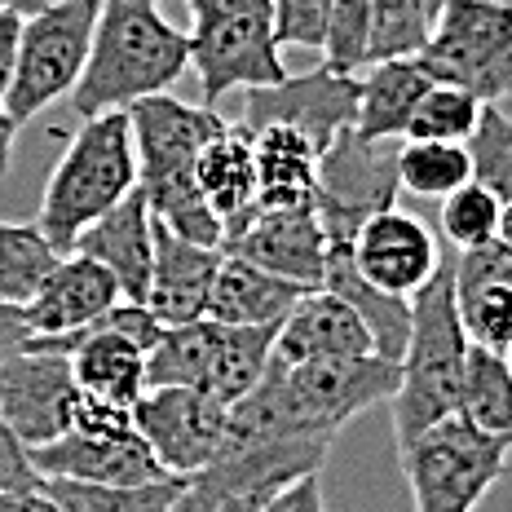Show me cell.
Returning <instances> with one entry per match:
<instances>
[{"mask_svg": "<svg viewBox=\"0 0 512 512\" xmlns=\"http://www.w3.org/2000/svg\"><path fill=\"white\" fill-rule=\"evenodd\" d=\"M186 477H164L146 486H102L71 482V477H45V490L58 499L62 512H173Z\"/></svg>", "mask_w": 512, "mask_h": 512, "instance_id": "obj_29", "label": "cell"}, {"mask_svg": "<svg viewBox=\"0 0 512 512\" xmlns=\"http://www.w3.org/2000/svg\"><path fill=\"white\" fill-rule=\"evenodd\" d=\"M455 301H460V323L473 345L512 349V252L499 243L464 248L455 256Z\"/></svg>", "mask_w": 512, "mask_h": 512, "instance_id": "obj_22", "label": "cell"}, {"mask_svg": "<svg viewBox=\"0 0 512 512\" xmlns=\"http://www.w3.org/2000/svg\"><path fill=\"white\" fill-rule=\"evenodd\" d=\"M133 424L168 473L190 477L226 451L230 407L186 384H151L133 407Z\"/></svg>", "mask_w": 512, "mask_h": 512, "instance_id": "obj_12", "label": "cell"}, {"mask_svg": "<svg viewBox=\"0 0 512 512\" xmlns=\"http://www.w3.org/2000/svg\"><path fill=\"white\" fill-rule=\"evenodd\" d=\"M221 261H226V252L217 243L186 239L173 226L155 221V270H151L146 305L159 314V323L181 327V323L204 318L212 287H217V274H221Z\"/></svg>", "mask_w": 512, "mask_h": 512, "instance_id": "obj_18", "label": "cell"}, {"mask_svg": "<svg viewBox=\"0 0 512 512\" xmlns=\"http://www.w3.org/2000/svg\"><path fill=\"white\" fill-rule=\"evenodd\" d=\"M305 292H314V287L283 279V274L261 270V265L226 252L217 287H212V301H208V318L234 323V327H283V318L301 305Z\"/></svg>", "mask_w": 512, "mask_h": 512, "instance_id": "obj_23", "label": "cell"}, {"mask_svg": "<svg viewBox=\"0 0 512 512\" xmlns=\"http://www.w3.org/2000/svg\"><path fill=\"white\" fill-rule=\"evenodd\" d=\"M437 84H460L482 102L512 93V9L486 0H446L420 53Z\"/></svg>", "mask_w": 512, "mask_h": 512, "instance_id": "obj_11", "label": "cell"}, {"mask_svg": "<svg viewBox=\"0 0 512 512\" xmlns=\"http://www.w3.org/2000/svg\"><path fill=\"white\" fill-rule=\"evenodd\" d=\"M137 142V190L146 195L155 221L173 226L186 239L217 243L226 239V226L212 212L199 190V155L212 137L226 133V120L204 102H181L173 93H155L128 106Z\"/></svg>", "mask_w": 512, "mask_h": 512, "instance_id": "obj_1", "label": "cell"}, {"mask_svg": "<svg viewBox=\"0 0 512 512\" xmlns=\"http://www.w3.org/2000/svg\"><path fill=\"white\" fill-rule=\"evenodd\" d=\"M495 243H499V248H504V252H512V199H508V204H504V208H499V226H495Z\"/></svg>", "mask_w": 512, "mask_h": 512, "instance_id": "obj_42", "label": "cell"}, {"mask_svg": "<svg viewBox=\"0 0 512 512\" xmlns=\"http://www.w3.org/2000/svg\"><path fill=\"white\" fill-rule=\"evenodd\" d=\"M398 181L402 195L446 199L473 181V155L464 142H407L398 146Z\"/></svg>", "mask_w": 512, "mask_h": 512, "instance_id": "obj_31", "label": "cell"}, {"mask_svg": "<svg viewBox=\"0 0 512 512\" xmlns=\"http://www.w3.org/2000/svg\"><path fill=\"white\" fill-rule=\"evenodd\" d=\"M190 9V71L204 102L234 89L283 84V45L274 31V0H186Z\"/></svg>", "mask_w": 512, "mask_h": 512, "instance_id": "obj_5", "label": "cell"}, {"mask_svg": "<svg viewBox=\"0 0 512 512\" xmlns=\"http://www.w3.org/2000/svg\"><path fill=\"white\" fill-rule=\"evenodd\" d=\"M398 195V151L384 137H362L349 124L318 155V208L323 212L367 221L384 208H398Z\"/></svg>", "mask_w": 512, "mask_h": 512, "instance_id": "obj_15", "label": "cell"}, {"mask_svg": "<svg viewBox=\"0 0 512 512\" xmlns=\"http://www.w3.org/2000/svg\"><path fill=\"white\" fill-rule=\"evenodd\" d=\"M323 62L332 71H349V76L371 67V0H332Z\"/></svg>", "mask_w": 512, "mask_h": 512, "instance_id": "obj_36", "label": "cell"}, {"mask_svg": "<svg viewBox=\"0 0 512 512\" xmlns=\"http://www.w3.org/2000/svg\"><path fill=\"white\" fill-rule=\"evenodd\" d=\"M40 5H49V0H0V9H18V14H36Z\"/></svg>", "mask_w": 512, "mask_h": 512, "instance_id": "obj_43", "label": "cell"}, {"mask_svg": "<svg viewBox=\"0 0 512 512\" xmlns=\"http://www.w3.org/2000/svg\"><path fill=\"white\" fill-rule=\"evenodd\" d=\"M23 23H27V14H18V9H0V106H5L9 84H14V71H18Z\"/></svg>", "mask_w": 512, "mask_h": 512, "instance_id": "obj_39", "label": "cell"}, {"mask_svg": "<svg viewBox=\"0 0 512 512\" xmlns=\"http://www.w3.org/2000/svg\"><path fill=\"white\" fill-rule=\"evenodd\" d=\"M508 362H512V349H508Z\"/></svg>", "mask_w": 512, "mask_h": 512, "instance_id": "obj_46", "label": "cell"}, {"mask_svg": "<svg viewBox=\"0 0 512 512\" xmlns=\"http://www.w3.org/2000/svg\"><path fill=\"white\" fill-rule=\"evenodd\" d=\"M358 98H362V76L349 71H332L323 62L318 71L305 76H287L283 84H265V89L243 93V128L256 133L265 124H292L301 128L309 142L318 146V155L332 146L340 128L358 120Z\"/></svg>", "mask_w": 512, "mask_h": 512, "instance_id": "obj_14", "label": "cell"}, {"mask_svg": "<svg viewBox=\"0 0 512 512\" xmlns=\"http://www.w3.org/2000/svg\"><path fill=\"white\" fill-rule=\"evenodd\" d=\"M124 301L115 274L84 252H62V261L49 270L40 292L23 305L31 336H71L80 327L98 323L106 309Z\"/></svg>", "mask_w": 512, "mask_h": 512, "instance_id": "obj_19", "label": "cell"}, {"mask_svg": "<svg viewBox=\"0 0 512 512\" xmlns=\"http://www.w3.org/2000/svg\"><path fill=\"white\" fill-rule=\"evenodd\" d=\"M442 5H446V0H433V9H442Z\"/></svg>", "mask_w": 512, "mask_h": 512, "instance_id": "obj_45", "label": "cell"}, {"mask_svg": "<svg viewBox=\"0 0 512 512\" xmlns=\"http://www.w3.org/2000/svg\"><path fill=\"white\" fill-rule=\"evenodd\" d=\"M482 98L460 84H437L415 106V120L407 128V142H468L482 120Z\"/></svg>", "mask_w": 512, "mask_h": 512, "instance_id": "obj_33", "label": "cell"}, {"mask_svg": "<svg viewBox=\"0 0 512 512\" xmlns=\"http://www.w3.org/2000/svg\"><path fill=\"white\" fill-rule=\"evenodd\" d=\"M274 340L279 327H234L204 314L195 323L168 327L146 371L151 384H186L234 407L274 362Z\"/></svg>", "mask_w": 512, "mask_h": 512, "instance_id": "obj_7", "label": "cell"}, {"mask_svg": "<svg viewBox=\"0 0 512 512\" xmlns=\"http://www.w3.org/2000/svg\"><path fill=\"white\" fill-rule=\"evenodd\" d=\"M261 208H296L318 199V146L292 124H265L252 133Z\"/></svg>", "mask_w": 512, "mask_h": 512, "instance_id": "obj_27", "label": "cell"}, {"mask_svg": "<svg viewBox=\"0 0 512 512\" xmlns=\"http://www.w3.org/2000/svg\"><path fill=\"white\" fill-rule=\"evenodd\" d=\"M512 455V437L486 433L460 411L433 424L415 442L398 446L415 512H477L499 486Z\"/></svg>", "mask_w": 512, "mask_h": 512, "instance_id": "obj_6", "label": "cell"}, {"mask_svg": "<svg viewBox=\"0 0 512 512\" xmlns=\"http://www.w3.org/2000/svg\"><path fill=\"white\" fill-rule=\"evenodd\" d=\"M221 252L243 256V261L274 270L283 279H296L305 287H323L327 274V230L314 204L296 208H256L239 230L221 239Z\"/></svg>", "mask_w": 512, "mask_h": 512, "instance_id": "obj_16", "label": "cell"}, {"mask_svg": "<svg viewBox=\"0 0 512 512\" xmlns=\"http://www.w3.org/2000/svg\"><path fill=\"white\" fill-rule=\"evenodd\" d=\"M433 89V76L424 71L420 58H389V62H371L362 71V98H358V120L354 128L362 137H384L398 142L407 137V128L415 120V106Z\"/></svg>", "mask_w": 512, "mask_h": 512, "instance_id": "obj_26", "label": "cell"}, {"mask_svg": "<svg viewBox=\"0 0 512 512\" xmlns=\"http://www.w3.org/2000/svg\"><path fill=\"white\" fill-rule=\"evenodd\" d=\"M80 384L71 354L23 345L0 354V415L27 446H45L76 424Z\"/></svg>", "mask_w": 512, "mask_h": 512, "instance_id": "obj_13", "label": "cell"}, {"mask_svg": "<svg viewBox=\"0 0 512 512\" xmlns=\"http://www.w3.org/2000/svg\"><path fill=\"white\" fill-rule=\"evenodd\" d=\"M181 71H190V31L168 23L159 0H102L89 67L71 89V111L80 120L128 111L133 102L168 93Z\"/></svg>", "mask_w": 512, "mask_h": 512, "instance_id": "obj_2", "label": "cell"}, {"mask_svg": "<svg viewBox=\"0 0 512 512\" xmlns=\"http://www.w3.org/2000/svg\"><path fill=\"white\" fill-rule=\"evenodd\" d=\"M468 155H473V181H482L486 190H495L499 199H512V120L499 111L495 102L482 106L473 137H468Z\"/></svg>", "mask_w": 512, "mask_h": 512, "instance_id": "obj_35", "label": "cell"}, {"mask_svg": "<svg viewBox=\"0 0 512 512\" xmlns=\"http://www.w3.org/2000/svg\"><path fill=\"white\" fill-rule=\"evenodd\" d=\"M433 0H371V62L420 58L433 36Z\"/></svg>", "mask_w": 512, "mask_h": 512, "instance_id": "obj_32", "label": "cell"}, {"mask_svg": "<svg viewBox=\"0 0 512 512\" xmlns=\"http://www.w3.org/2000/svg\"><path fill=\"white\" fill-rule=\"evenodd\" d=\"M323 287H332L336 296H345L349 305L362 314V323L376 336V354L389 362H402L411 340V296H393L376 287L354 261V243H327V274Z\"/></svg>", "mask_w": 512, "mask_h": 512, "instance_id": "obj_25", "label": "cell"}, {"mask_svg": "<svg viewBox=\"0 0 512 512\" xmlns=\"http://www.w3.org/2000/svg\"><path fill=\"white\" fill-rule=\"evenodd\" d=\"M261 512H327L323 468H314V473H301L296 482H287L283 490H274L270 504H265Z\"/></svg>", "mask_w": 512, "mask_h": 512, "instance_id": "obj_38", "label": "cell"}, {"mask_svg": "<svg viewBox=\"0 0 512 512\" xmlns=\"http://www.w3.org/2000/svg\"><path fill=\"white\" fill-rule=\"evenodd\" d=\"M71 252L93 256L98 265L115 274L124 301H142L151 292V270H155V212L146 204L142 190L120 199L111 212H102L89 230L76 239Z\"/></svg>", "mask_w": 512, "mask_h": 512, "instance_id": "obj_20", "label": "cell"}, {"mask_svg": "<svg viewBox=\"0 0 512 512\" xmlns=\"http://www.w3.org/2000/svg\"><path fill=\"white\" fill-rule=\"evenodd\" d=\"M58 261H62V252L45 239V230L36 221L31 226L0 221V301L27 305Z\"/></svg>", "mask_w": 512, "mask_h": 512, "instance_id": "obj_30", "label": "cell"}, {"mask_svg": "<svg viewBox=\"0 0 512 512\" xmlns=\"http://www.w3.org/2000/svg\"><path fill=\"white\" fill-rule=\"evenodd\" d=\"M499 208L504 199L495 190H486L482 181H468V186L451 190L442 199V212H437V226H442V239L455 243V248H482V243H495V226H499Z\"/></svg>", "mask_w": 512, "mask_h": 512, "instance_id": "obj_34", "label": "cell"}, {"mask_svg": "<svg viewBox=\"0 0 512 512\" xmlns=\"http://www.w3.org/2000/svg\"><path fill=\"white\" fill-rule=\"evenodd\" d=\"M98 14L102 0H49L36 14H27L23 45H18V71L5 98V111L18 124H31L53 102L71 98V89L89 67Z\"/></svg>", "mask_w": 512, "mask_h": 512, "instance_id": "obj_8", "label": "cell"}, {"mask_svg": "<svg viewBox=\"0 0 512 512\" xmlns=\"http://www.w3.org/2000/svg\"><path fill=\"white\" fill-rule=\"evenodd\" d=\"M0 512H62L58 499L40 486H27V490H0Z\"/></svg>", "mask_w": 512, "mask_h": 512, "instance_id": "obj_40", "label": "cell"}, {"mask_svg": "<svg viewBox=\"0 0 512 512\" xmlns=\"http://www.w3.org/2000/svg\"><path fill=\"white\" fill-rule=\"evenodd\" d=\"M460 415L486 433L512 437V362L499 349L468 345L460 380Z\"/></svg>", "mask_w": 512, "mask_h": 512, "instance_id": "obj_28", "label": "cell"}, {"mask_svg": "<svg viewBox=\"0 0 512 512\" xmlns=\"http://www.w3.org/2000/svg\"><path fill=\"white\" fill-rule=\"evenodd\" d=\"M354 261L384 292L415 296L442 270V248H437V234L420 217H411L402 208H384L362 221L354 239Z\"/></svg>", "mask_w": 512, "mask_h": 512, "instance_id": "obj_17", "label": "cell"}, {"mask_svg": "<svg viewBox=\"0 0 512 512\" xmlns=\"http://www.w3.org/2000/svg\"><path fill=\"white\" fill-rule=\"evenodd\" d=\"M287 398V411L296 420L301 437H332L345 429L354 415L371 407H389L393 389L402 380V367L380 354L362 358H305V362H270Z\"/></svg>", "mask_w": 512, "mask_h": 512, "instance_id": "obj_10", "label": "cell"}, {"mask_svg": "<svg viewBox=\"0 0 512 512\" xmlns=\"http://www.w3.org/2000/svg\"><path fill=\"white\" fill-rule=\"evenodd\" d=\"M468 332L455 301V261H442L420 292L411 296V340L402 354V380L389 398L393 442L407 446L446 415L460 411V380L468 358Z\"/></svg>", "mask_w": 512, "mask_h": 512, "instance_id": "obj_3", "label": "cell"}, {"mask_svg": "<svg viewBox=\"0 0 512 512\" xmlns=\"http://www.w3.org/2000/svg\"><path fill=\"white\" fill-rule=\"evenodd\" d=\"M31 464L40 477H71V482L102 486H146L177 477L159 464L151 442L137 433L133 411L84 398V393L76 407V424L45 446H31Z\"/></svg>", "mask_w": 512, "mask_h": 512, "instance_id": "obj_9", "label": "cell"}, {"mask_svg": "<svg viewBox=\"0 0 512 512\" xmlns=\"http://www.w3.org/2000/svg\"><path fill=\"white\" fill-rule=\"evenodd\" d=\"M199 190L221 217V226L239 230L261 208V177H256V146L243 124H230L221 137H212L199 155Z\"/></svg>", "mask_w": 512, "mask_h": 512, "instance_id": "obj_24", "label": "cell"}, {"mask_svg": "<svg viewBox=\"0 0 512 512\" xmlns=\"http://www.w3.org/2000/svg\"><path fill=\"white\" fill-rule=\"evenodd\" d=\"M486 5H499V9H512V0H486Z\"/></svg>", "mask_w": 512, "mask_h": 512, "instance_id": "obj_44", "label": "cell"}, {"mask_svg": "<svg viewBox=\"0 0 512 512\" xmlns=\"http://www.w3.org/2000/svg\"><path fill=\"white\" fill-rule=\"evenodd\" d=\"M40 482H45V477L31 464V446L9 429V420L0 415V490H27Z\"/></svg>", "mask_w": 512, "mask_h": 512, "instance_id": "obj_37", "label": "cell"}, {"mask_svg": "<svg viewBox=\"0 0 512 512\" xmlns=\"http://www.w3.org/2000/svg\"><path fill=\"white\" fill-rule=\"evenodd\" d=\"M18 128H23V124H18L14 115H9L5 106H0V177L9 173V159H14V142H18Z\"/></svg>", "mask_w": 512, "mask_h": 512, "instance_id": "obj_41", "label": "cell"}, {"mask_svg": "<svg viewBox=\"0 0 512 512\" xmlns=\"http://www.w3.org/2000/svg\"><path fill=\"white\" fill-rule=\"evenodd\" d=\"M376 354V336L362 323V314L332 287H314L301 296V305L283 318L274 358L305 362V358H362Z\"/></svg>", "mask_w": 512, "mask_h": 512, "instance_id": "obj_21", "label": "cell"}, {"mask_svg": "<svg viewBox=\"0 0 512 512\" xmlns=\"http://www.w3.org/2000/svg\"><path fill=\"white\" fill-rule=\"evenodd\" d=\"M137 190V142L128 111H106L80 120L71 146L45 181L36 226L58 252H71L76 239L102 212Z\"/></svg>", "mask_w": 512, "mask_h": 512, "instance_id": "obj_4", "label": "cell"}]
</instances>
